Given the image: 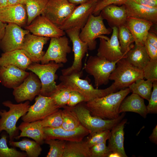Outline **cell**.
Wrapping results in <instances>:
<instances>
[{"label": "cell", "instance_id": "50", "mask_svg": "<svg viewBox=\"0 0 157 157\" xmlns=\"http://www.w3.org/2000/svg\"><path fill=\"white\" fill-rule=\"evenodd\" d=\"M7 24L6 23L0 21V41L4 35Z\"/></svg>", "mask_w": 157, "mask_h": 157}, {"label": "cell", "instance_id": "23", "mask_svg": "<svg viewBox=\"0 0 157 157\" xmlns=\"http://www.w3.org/2000/svg\"><path fill=\"white\" fill-rule=\"evenodd\" d=\"M154 24L148 20L128 17L125 25L132 34L135 44L144 45L147 34Z\"/></svg>", "mask_w": 157, "mask_h": 157}, {"label": "cell", "instance_id": "39", "mask_svg": "<svg viewBox=\"0 0 157 157\" xmlns=\"http://www.w3.org/2000/svg\"><path fill=\"white\" fill-rule=\"evenodd\" d=\"M110 131L106 130L89 134L85 140L90 148L95 144L106 142L110 135Z\"/></svg>", "mask_w": 157, "mask_h": 157}, {"label": "cell", "instance_id": "40", "mask_svg": "<svg viewBox=\"0 0 157 157\" xmlns=\"http://www.w3.org/2000/svg\"><path fill=\"white\" fill-rule=\"evenodd\" d=\"M142 71L144 78L153 82L157 81V59H151Z\"/></svg>", "mask_w": 157, "mask_h": 157}, {"label": "cell", "instance_id": "32", "mask_svg": "<svg viewBox=\"0 0 157 157\" xmlns=\"http://www.w3.org/2000/svg\"><path fill=\"white\" fill-rule=\"evenodd\" d=\"M10 146L25 151L27 157H38L42 150L40 145L34 140L24 138L19 141H9Z\"/></svg>", "mask_w": 157, "mask_h": 157}, {"label": "cell", "instance_id": "38", "mask_svg": "<svg viewBox=\"0 0 157 157\" xmlns=\"http://www.w3.org/2000/svg\"><path fill=\"white\" fill-rule=\"evenodd\" d=\"M61 110H58L49 115L44 119L39 120L43 128H57L61 127L63 123Z\"/></svg>", "mask_w": 157, "mask_h": 157}, {"label": "cell", "instance_id": "36", "mask_svg": "<svg viewBox=\"0 0 157 157\" xmlns=\"http://www.w3.org/2000/svg\"><path fill=\"white\" fill-rule=\"evenodd\" d=\"M66 141L55 139L44 140V143L48 144L50 147L46 157H63Z\"/></svg>", "mask_w": 157, "mask_h": 157}, {"label": "cell", "instance_id": "1", "mask_svg": "<svg viewBox=\"0 0 157 157\" xmlns=\"http://www.w3.org/2000/svg\"><path fill=\"white\" fill-rule=\"evenodd\" d=\"M131 92L128 87L85 102V104L92 115L104 119H115L120 115L119 109L120 104Z\"/></svg>", "mask_w": 157, "mask_h": 157}, {"label": "cell", "instance_id": "8", "mask_svg": "<svg viewBox=\"0 0 157 157\" xmlns=\"http://www.w3.org/2000/svg\"><path fill=\"white\" fill-rule=\"evenodd\" d=\"M100 15L95 16L92 14L83 27L81 30L79 36L87 44L88 50L92 51L96 47V39L104 35H109L111 31L106 28Z\"/></svg>", "mask_w": 157, "mask_h": 157}, {"label": "cell", "instance_id": "27", "mask_svg": "<svg viewBox=\"0 0 157 157\" xmlns=\"http://www.w3.org/2000/svg\"><path fill=\"white\" fill-rule=\"evenodd\" d=\"M18 128L21 133L16 139L27 137L32 138L40 145L44 143L45 136L43 128L40 125L39 120L31 122H23Z\"/></svg>", "mask_w": 157, "mask_h": 157}, {"label": "cell", "instance_id": "44", "mask_svg": "<svg viewBox=\"0 0 157 157\" xmlns=\"http://www.w3.org/2000/svg\"><path fill=\"white\" fill-rule=\"evenodd\" d=\"M127 0H101L97 2L92 14L95 16L99 15L101 10L105 7L110 5H122Z\"/></svg>", "mask_w": 157, "mask_h": 157}, {"label": "cell", "instance_id": "4", "mask_svg": "<svg viewBox=\"0 0 157 157\" xmlns=\"http://www.w3.org/2000/svg\"><path fill=\"white\" fill-rule=\"evenodd\" d=\"M9 108V110H0V132L5 131L8 134L9 141L13 140L19 135V129L16 126L19 119L27 112L30 106L29 101L24 103L14 104L9 100L2 102Z\"/></svg>", "mask_w": 157, "mask_h": 157}, {"label": "cell", "instance_id": "9", "mask_svg": "<svg viewBox=\"0 0 157 157\" xmlns=\"http://www.w3.org/2000/svg\"><path fill=\"white\" fill-rule=\"evenodd\" d=\"M60 108L51 97L39 94L35 98L34 104L30 106L28 111L21 119L23 122H28L41 120Z\"/></svg>", "mask_w": 157, "mask_h": 157}, {"label": "cell", "instance_id": "35", "mask_svg": "<svg viewBox=\"0 0 157 157\" xmlns=\"http://www.w3.org/2000/svg\"><path fill=\"white\" fill-rule=\"evenodd\" d=\"M118 38L122 53L126 54L132 47L134 39L131 33L125 25L118 28Z\"/></svg>", "mask_w": 157, "mask_h": 157}, {"label": "cell", "instance_id": "33", "mask_svg": "<svg viewBox=\"0 0 157 157\" xmlns=\"http://www.w3.org/2000/svg\"><path fill=\"white\" fill-rule=\"evenodd\" d=\"M153 82L143 78L136 80L128 87L133 93L137 94L148 101L152 92Z\"/></svg>", "mask_w": 157, "mask_h": 157}, {"label": "cell", "instance_id": "2", "mask_svg": "<svg viewBox=\"0 0 157 157\" xmlns=\"http://www.w3.org/2000/svg\"><path fill=\"white\" fill-rule=\"evenodd\" d=\"M83 74L82 70L68 75H62L60 76L59 79L63 87L78 92L84 97L86 102L103 97L117 90L113 83L105 89L95 88L89 84L88 80L81 78Z\"/></svg>", "mask_w": 157, "mask_h": 157}, {"label": "cell", "instance_id": "55", "mask_svg": "<svg viewBox=\"0 0 157 157\" xmlns=\"http://www.w3.org/2000/svg\"><path fill=\"white\" fill-rule=\"evenodd\" d=\"M89 1H99V0H88Z\"/></svg>", "mask_w": 157, "mask_h": 157}, {"label": "cell", "instance_id": "26", "mask_svg": "<svg viewBox=\"0 0 157 157\" xmlns=\"http://www.w3.org/2000/svg\"><path fill=\"white\" fill-rule=\"evenodd\" d=\"M32 63L21 49L3 52L0 57V67L11 65L25 70Z\"/></svg>", "mask_w": 157, "mask_h": 157}, {"label": "cell", "instance_id": "46", "mask_svg": "<svg viewBox=\"0 0 157 157\" xmlns=\"http://www.w3.org/2000/svg\"><path fill=\"white\" fill-rule=\"evenodd\" d=\"M144 45L147 53L151 59H157V48L151 44L146 39Z\"/></svg>", "mask_w": 157, "mask_h": 157}, {"label": "cell", "instance_id": "45", "mask_svg": "<svg viewBox=\"0 0 157 157\" xmlns=\"http://www.w3.org/2000/svg\"><path fill=\"white\" fill-rule=\"evenodd\" d=\"M83 102H85V99L81 94L77 91L71 90L67 106L73 107Z\"/></svg>", "mask_w": 157, "mask_h": 157}, {"label": "cell", "instance_id": "52", "mask_svg": "<svg viewBox=\"0 0 157 157\" xmlns=\"http://www.w3.org/2000/svg\"><path fill=\"white\" fill-rule=\"evenodd\" d=\"M23 0H8V5L22 4Z\"/></svg>", "mask_w": 157, "mask_h": 157}, {"label": "cell", "instance_id": "31", "mask_svg": "<svg viewBox=\"0 0 157 157\" xmlns=\"http://www.w3.org/2000/svg\"><path fill=\"white\" fill-rule=\"evenodd\" d=\"M49 0H23L27 15L26 25L38 16L42 15Z\"/></svg>", "mask_w": 157, "mask_h": 157}, {"label": "cell", "instance_id": "29", "mask_svg": "<svg viewBox=\"0 0 157 157\" xmlns=\"http://www.w3.org/2000/svg\"><path fill=\"white\" fill-rule=\"evenodd\" d=\"M125 58L132 65L142 70L151 59L144 45L136 44L127 51Z\"/></svg>", "mask_w": 157, "mask_h": 157}, {"label": "cell", "instance_id": "3", "mask_svg": "<svg viewBox=\"0 0 157 157\" xmlns=\"http://www.w3.org/2000/svg\"><path fill=\"white\" fill-rule=\"evenodd\" d=\"M63 66L62 63L51 61L43 64L32 63L28 66L27 69L36 74L41 81L42 86L40 94L50 97L63 88L60 83L56 85L55 81L57 78L56 74L57 71Z\"/></svg>", "mask_w": 157, "mask_h": 157}, {"label": "cell", "instance_id": "34", "mask_svg": "<svg viewBox=\"0 0 157 157\" xmlns=\"http://www.w3.org/2000/svg\"><path fill=\"white\" fill-rule=\"evenodd\" d=\"M61 110L63 123L61 126L66 130H71L78 127L81 124L74 112L68 106Z\"/></svg>", "mask_w": 157, "mask_h": 157}, {"label": "cell", "instance_id": "24", "mask_svg": "<svg viewBox=\"0 0 157 157\" xmlns=\"http://www.w3.org/2000/svg\"><path fill=\"white\" fill-rule=\"evenodd\" d=\"M100 15L103 19L107 21L111 28L113 27L118 28L125 25L128 17L124 4L121 6L113 4L108 6L101 10Z\"/></svg>", "mask_w": 157, "mask_h": 157}, {"label": "cell", "instance_id": "6", "mask_svg": "<svg viewBox=\"0 0 157 157\" xmlns=\"http://www.w3.org/2000/svg\"><path fill=\"white\" fill-rule=\"evenodd\" d=\"M140 78H144L142 70L132 65L125 57L117 62L109 77V80L114 81L113 84L117 90L128 88Z\"/></svg>", "mask_w": 157, "mask_h": 157}, {"label": "cell", "instance_id": "48", "mask_svg": "<svg viewBox=\"0 0 157 157\" xmlns=\"http://www.w3.org/2000/svg\"><path fill=\"white\" fill-rule=\"evenodd\" d=\"M147 39L151 44L157 48V36L156 34L154 32H149Z\"/></svg>", "mask_w": 157, "mask_h": 157}, {"label": "cell", "instance_id": "19", "mask_svg": "<svg viewBox=\"0 0 157 157\" xmlns=\"http://www.w3.org/2000/svg\"><path fill=\"white\" fill-rule=\"evenodd\" d=\"M43 131L45 140L52 139L66 141H79L90 134V131L81 124L77 128L71 130H66L60 127H44Z\"/></svg>", "mask_w": 157, "mask_h": 157}, {"label": "cell", "instance_id": "11", "mask_svg": "<svg viewBox=\"0 0 157 157\" xmlns=\"http://www.w3.org/2000/svg\"><path fill=\"white\" fill-rule=\"evenodd\" d=\"M80 31L79 29L72 28L65 31L72 43L74 59L71 67L61 70L62 75H68L82 70V60L88 49L87 44L79 37Z\"/></svg>", "mask_w": 157, "mask_h": 157}, {"label": "cell", "instance_id": "30", "mask_svg": "<svg viewBox=\"0 0 157 157\" xmlns=\"http://www.w3.org/2000/svg\"><path fill=\"white\" fill-rule=\"evenodd\" d=\"M63 157H91L86 141H66Z\"/></svg>", "mask_w": 157, "mask_h": 157}, {"label": "cell", "instance_id": "49", "mask_svg": "<svg viewBox=\"0 0 157 157\" xmlns=\"http://www.w3.org/2000/svg\"><path fill=\"white\" fill-rule=\"evenodd\" d=\"M149 138L151 141L157 144V125H156L153 130V131L151 135L149 136Z\"/></svg>", "mask_w": 157, "mask_h": 157}, {"label": "cell", "instance_id": "22", "mask_svg": "<svg viewBox=\"0 0 157 157\" xmlns=\"http://www.w3.org/2000/svg\"><path fill=\"white\" fill-rule=\"evenodd\" d=\"M128 17L138 18L157 23V7L137 3L133 0H127L124 4Z\"/></svg>", "mask_w": 157, "mask_h": 157}, {"label": "cell", "instance_id": "51", "mask_svg": "<svg viewBox=\"0 0 157 157\" xmlns=\"http://www.w3.org/2000/svg\"><path fill=\"white\" fill-rule=\"evenodd\" d=\"M70 3L73 4H81L89 1L88 0H67Z\"/></svg>", "mask_w": 157, "mask_h": 157}, {"label": "cell", "instance_id": "12", "mask_svg": "<svg viewBox=\"0 0 157 157\" xmlns=\"http://www.w3.org/2000/svg\"><path fill=\"white\" fill-rule=\"evenodd\" d=\"M50 38L49 47L40 61L41 64H47L51 61L66 63L67 62V55L71 51L68 39L65 35Z\"/></svg>", "mask_w": 157, "mask_h": 157}, {"label": "cell", "instance_id": "18", "mask_svg": "<svg viewBox=\"0 0 157 157\" xmlns=\"http://www.w3.org/2000/svg\"><path fill=\"white\" fill-rule=\"evenodd\" d=\"M50 38L29 33L25 36L21 49L32 63H39L45 53L43 47Z\"/></svg>", "mask_w": 157, "mask_h": 157}, {"label": "cell", "instance_id": "16", "mask_svg": "<svg viewBox=\"0 0 157 157\" xmlns=\"http://www.w3.org/2000/svg\"><path fill=\"white\" fill-rule=\"evenodd\" d=\"M97 2L89 1L76 6L70 16L60 28L65 31L72 28L81 30L86 24L90 15L92 14Z\"/></svg>", "mask_w": 157, "mask_h": 157}, {"label": "cell", "instance_id": "42", "mask_svg": "<svg viewBox=\"0 0 157 157\" xmlns=\"http://www.w3.org/2000/svg\"><path fill=\"white\" fill-rule=\"evenodd\" d=\"M91 157H108L111 152L106 142L95 144L90 148Z\"/></svg>", "mask_w": 157, "mask_h": 157}, {"label": "cell", "instance_id": "43", "mask_svg": "<svg viewBox=\"0 0 157 157\" xmlns=\"http://www.w3.org/2000/svg\"><path fill=\"white\" fill-rule=\"evenodd\" d=\"M152 88L149 104L146 106L147 114L157 113V81L153 82Z\"/></svg>", "mask_w": 157, "mask_h": 157}, {"label": "cell", "instance_id": "14", "mask_svg": "<svg viewBox=\"0 0 157 157\" xmlns=\"http://www.w3.org/2000/svg\"><path fill=\"white\" fill-rule=\"evenodd\" d=\"M41 83L38 76L33 72L29 74L23 82L13 89V94L18 103L32 101L40 93Z\"/></svg>", "mask_w": 157, "mask_h": 157}, {"label": "cell", "instance_id": "17", "mask_svg": "<svg viewBox=\"0 0 157 157\" xmlns=\"http://www.w3.org/2000/svg\"><path fill=\"white\" fill-rule=\"evenodd\" d=\"M24 28L34 35L50 38L63 36L66 33L65 31L42 15L37 17Z\"/></svg>", "mask_w": 157, "mask_h": 157}, {"label": "cell", "instance_id": "5", "mask_svg": "<svg viewBox=\"0 0 157 157\" xmlns=\"http://www.w3.org/2000/svg\"><path fill=\"white\" fill-rule=\"evenodd\" d=\"M70 107L76 115L81 124L90 131V134L106 130H111L123 119L125 115V113H122L116 118L104 119L92 115L85 102Z\"/></svg>", "mask_w": 157, "mask_h": 157}, {"label": "cell", "instance_id": "15", "mask_svg": "<svg viewBox=\"0 0 157 157\" xmlns=\"http://www.w3.org/2000/svg\"><path fill=\"white\" fill-rule=\"evenodd\" d=\"M30 33L17 24H8L0 41V49L3 52L21 49L25 36Z\"/></svg>", "mask_w": 157, "mask_h": 157}, {"label": "cell", "instance_id": "37", "mask_svg": "<svg viewBox=\"0 0 157 157\" xmlns=\"http://www.w3.org/2000/svg\"><path fill=\"white\" fill-rule=\"evenodd\" d=\"M7 136L3 134L0 139V157H26L25 152H21L14 148H9L7 144Z\"/></svg>", "mask_w": 157, "mask_h": 157}, {"label": "cell", "instance_id": "7", "mask_svg": "<svg viewBox=\"0 0 157 157\" xmlns=\"http://www.w3.org/2000/svg\"><path fill=\"white\" fill-rule=\"evenodd\" d=\"M118 60L111 62L103 57L91 56L85 64L83 69L88 74L93 76L94 85L98 88L101 85L108 83L109 76L115 69Z\"/></svg>", "mask_w": 157, "mask_h": 157}, {"label": "cell", "instance_id": "54", "mask_svg": "<svg viewBox=\"0 0 157 157\" xmlns=\"http://www.w3.org/2000/svg\"><path fill=\"white\" fill-rule=\"evenodd\" d=\"M108 157H122L121 155L117 152H111Z\"/></svg>", "mask_w": 157, "mask_h": 157}, {"label": "cell", "instance_id": "28", "mask_svg": "<svg viewBox=\"0 0 157 157\" xmlns=\"http://www.w3.org/2000/svg\"><path fill=\"white\" fill-rule=\"evenodd\" d=\"M126 112L136 113L144 118H146L148 114L143 99L133 93L123 100L119 108V114Z\"/></svg>", "mask_w": 157, "mask_h": 157}, {"label": "cell", "instance_id": "53", "mask_svg": "<svg viewBox=\"0 0 157 157\" xmlns=\"http://www.w3.org/2000/svg\"><path fill=\"white\" fill-rule=\"evenodd\" d=\"M8 0H0V8L8 5Z\"/></svg>", "mask_w": 157, "mask_h": 157}, {"label": "cell", "instance_id": "13", "mask_svg": "<svg viewBox=\"0 0 157 157\" xmlns=\"http://www.w3.org/2000/svg\"><path fill=\"white\" fill-rule=\"evenodd\" d=\"M112 29L110 38L103 35L99 38L100 42L97 55L103 57L110 61L114 62L125 57V54L121 51L118 38V28L113 27Z\"/></svg>", "mask_w": 157, "mask_h": 157}, {"label": "cell", "instance_id": "20", "mask_svg": "<svg viewBox=\"0 0 157 157\" xmlns=\"http://www.w3.org/2000/svg\"><path fill=\"white\" fill-rule=\"evenodd\" d=\"M29 72L13 65L0 67V83L5 87L14 89L22 83Z\"/></svg>", "mask_w": 157, "mask_h": 157}, {"label": "cell", "instance_id": "41", "mask_svg": "<svg viewBox=\"0 0 157 157\" xmlns=\"http://www.w3.org/2000/svg\"><path fill=\"white\" fill-rule=\"evenodd\" d=\"M71 91L69 89L64 87L50 97L53 98L56 103L60 108L64 107L67 105L69 102Z\"/></svg>", "mask_w": 157, "mask_h": 157}, {"label": "cell", "instance_id": "25", "mask_svg": "<svg viewBox=\"0 0 157 157\" xmlns=\"http://www.w3.org/2000/svg\"><path fill=\"white\" fill-rule=\"evenodd\" d=\"M127 120L123 119L110 131L107 146L111 152H117L122 157H127L124 147V125Z\"/></svg>", "mask_w": 157, "mask_h": 157}, {"label": "cell", "instance_id": "21", "mask_svg": "<svg viewBox=\"0 0 157 157\" xmlns=\"http://www.w3.org/2000/svg\"><path fill=\"white\" fill-rule=\"evenodd\" d=\"M27 13L22 4L8 5L0 8V21L14 24L21 27L26 25Z\"/></svg>", "mask_w": 157, "mask_h": 157}, {"label": "cell", "instance_id": "47", "mask_svg": "<svg viewBox=\"0 0 157 157\" xmlns=\"http://www.w3.org/2000/svg\"><path fill=\"white\" fill-rule=\"evenodd\" d=\"M135 2L152 7H157V0H133Z\"/></svg>", "mask_w": 157, "mask_h": 157}, {"label": "cell", "instance_id": "10", "mask_svg": "<svg viewBox=\"0 0 157 157\" xmlns=\"http://www.w3.org/2000/svg\"><path fill=\"white\" fill-rule=\"evenodd\" d=\"M76 6L67 0H49L42 15L60 28Z\"/></svg>", "mask_w": 157, "mask_h": 157}]
</instances>
